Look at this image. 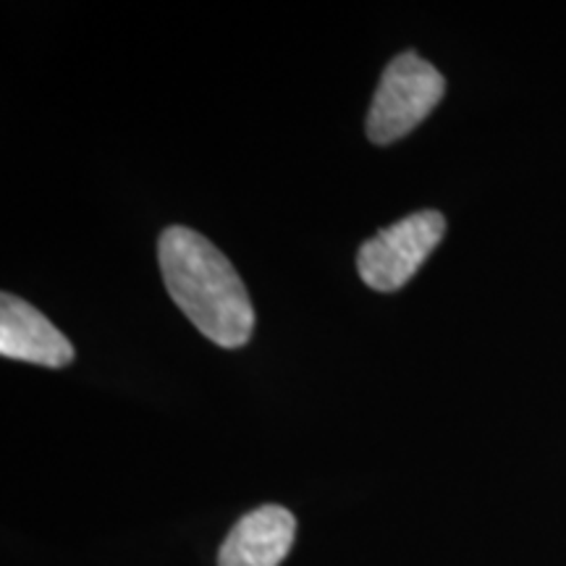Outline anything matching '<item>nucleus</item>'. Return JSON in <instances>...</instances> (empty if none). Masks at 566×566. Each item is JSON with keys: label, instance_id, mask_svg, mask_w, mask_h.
<instances>
[{"label": "nucleus", "instance_id": "nucleus-2", "mask_svg": "<svg viewBox=\"0 0 566 566\" xmlns=\"http://www.w3.org/2000/svg\"><path fill=\"white\" fill-rule=\"evenodd\" d=\"M446 82L433 63L407 51L388 63L367 113V137L375 145H391L420 126L441 103Z\"/></svg>", "mask_w": 566, "mask_h": 566}, {"label": "nucleus", "instance_id": "nucleus-3", "mask_svg": "<svg viewBox=\"0 0 566 566\" xmlns=\"http://www.w3.org/2000/svg\"><path fill=\"white\" fill-rule=\"evenodd\" d=\"M443 233L446 218L438 210H420L401 218L359 247V279L375 292H396L420 271Z\"/></svg>", "mask_w": 566, "mask_h": 566}, {"label": "nucleus", "instance_id": "nucleus-5", "mask_svg": "<svg viewBox=\"0 0 566 566\" xmlns=\"http://www.w3.org/2000/svg\"><path fill=\"white\" fill-rule=\"evenodd\" d=\"M296 520L283 506H260L233 525L218 554V566H281L292 551Z\"/></svg>", "mask_w": 566, "mask_h": 566}, {"label": "nucleus", "instance_id": "nucleus-4", "mask_svg": "<svg viewBox=\"0 0 566 566\" xmlns=\"http://www.w3.org/2000/svg\"><path fill=\"white\" fill-rule=\"evenodd\" d=\"M0 354L42 367H66L74 346L55 325L13 294L0 296Z\"/></svg>", "mask_w": 566, "mask_h": 566}, {"label": "nucleus", "instance_id": "nucleus-1", "mask_svg": "<svg viewBox=\"0 0 566 566\" xmlns=\"http://www.w3.org/2000/svg\"><path fill=\"white\" fill-rule=\"evenodd\" d=\"M168 294L202 336L223 349H239L254 328L252 300L229 258L187 226H171L158 242Z\"/></svg>", "mask_w": 566, "mask_h": 566}]
</instances>
